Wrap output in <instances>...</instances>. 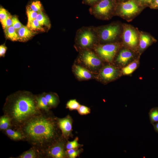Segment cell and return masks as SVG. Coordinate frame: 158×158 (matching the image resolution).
<instances>
[{
    "label": "cell",
    "instance_id": "6da1fadb",
    "mask_svg": "<svg viewBox=\"0 0 158 158\" xmlns=\"http://www.w3.org/2000/svg\"><path fill=\"white\" fill-rule=\"evenodd\" d=\"M20 127L24 139L42 151L61 138L57 119L41 113Z\"/></svg>",
    "mask_w": 158,
    "mask_h": 158
},
{
    "label": "cell",
    "instance_id": "7a4b0ae2",
    "mask_svg": "<svg viewBox=\"0 0 158 158\" xmlns=\"http://www.w3.org/2000/svg\"><path fill=\"white\" fill-rule=\"evenodd\" d=\"M36 96L27 91H18L7 97L3 107L11 124L20 127L33 116L40 113Z\"/></svg>",
    "mask_w": 158,
    "mask_h": 158
},
{
    "label": "cell",
    "instance_id": "3957f363",
    "mask_svg": "<svg viewBox=\"0 0 158 158\" xmlns=\"http://www.w3.org/2000/svg\"><path fill=\"white\" fill-rule=\"evenodd\" d=\"M95 27L99 44L121 42L123 30L122 23L121 22H113Z\"/></svg>",
    "mask_w": 158,
    "mask_h": 158
},
{
    "label": "cell",
    "instance_id": "277c9868",
    "mask_svg": "<svg viewBox=\"0 0 158 158\" xmlns=\"http://www.w3.org/2000/svg\"><path fill=\"white\" fill-rule=\"evenodd\" d=\"M75 42L80 51L85 49L93 50L99 44L96 27L93 26H83L76 31Z\"/></svg>",
    "mask_w": 158,
    "mask_h": 158
},
{
    "label": "cell",
    "instance_id": "5b68a950",
    "mask_svg": "<svg viewBox=\"0 0 158 158\" xmlns=\"http://www.w3.org/2000/svg\"><path fill=\"white\" fill-rule=\"evenodd\" d=\"M116 7L114 0H101L91 6L89 11L96 18L108 20L115 16Z\"/></svg>",
    "mask_w": 158,
    "mask_h": 158
},
{
    "label": "cell",
    "instance_id": "8992f818",
    "mask_svg": "<svg viewBox=\"0 0 158 158\" xmlns=\"http://www.w3.org/2000/svg\"><path fill=\"white\" fill-rule=\"evenodd\" d=\"M122 27L121 41L122 46L138 53L140 31L126 23H122Z\"/></svg>",
    "mask_w": 158,
    "mask_h": 158
},
{
    "label": "cell",
    "instance_id": "52a82bcc",
    "mask_svg": "<svg viewBox=\"0 0 158 158\" xmlns=\"http://www.w3.org/2000/svg\"><path fill=\"white\" fill-rule=\"evenodd\" d=\"M135 0H128L120 3L116 6L115 16H117L128 22L133 20L142 10V8Z\"/></svg>",
    "mask_w": 158,
    "mask_h": 158
},
{
    "label": "cell",
    "instance_id": "ba28073f",
    "mask_svg": "<svg viewBox=\"0 0 158 158\" xmlns=\"http://www.w3.org/2000/svg\"><path fill=\"white\" fill-rule=\"evenodd\" d=\"M122 47L121 42L99 44L94 47L93 50L102 59L111 62Z\"/></svg>",
    "mask_w": 158,
    "mask_h": 158
},
{
    "label": "cell",
    "instance_id": "9c48e42d",
    "mask_svg": "<svg viewBox=\"0 0 158 158\" xmlns=\"http://www.w3.org/2000/svg\"><path fill=\"white\" fill-rule=\"evenodd\" d=\"M79 58L85 65L92 68H97L101 64L102 59L92 49L80 51Z\"/></svg>",
    "mask_w": 158,
    "mask_h": 158
},
{
    "label": "cell",
    "instance_id": "30bf717a",
    "mask_svg": "<svg viewBox=\"0 0 158 158\" xmlns=\"http://www.w3.org/2000/svg\"><path fill=\"white\" fill-rule=\"evenodd\" d=\"M61 138L44 151L48 157L53 158H64L66 157V143L63 139Z\"/></svg>",
    "mask_w": 158,
    "mask_h": 158
},
{
    "label": "cell",
    "instance_id": "8fae6325",
    "mask_svg": "<svg viewBox=\"0 0 158 158\" xmlns=\"http://www.w3.org/2000/svg\"><path fill=\"white\" fill-rule=\"evenodd\" d=\"M57 120L63 138L67 140L70 137H71L73 136V120L71 117L68 115L63 118H57Z\"/></svg>",
    "mask_w": 158,
    "mask_h": 158
},
{
    "label": "cell",
    "instance_id": "7c38bea8",
    "mask_svg": "<svg viewBox=\"0 0 158 158\" xmlns=\"http://www.w3.org/2000/svg\"><path fill=\"white\" fill-rule=\"evenodd\" d=\"M121 72L118 69L114 66L107 65L101 69L99 76L104 81H111L117 79L120 76Z\"/></svg>",
    "mask_w": 158,
    "mask_h": 158
},
{
    "label": "cell",
    "instance_id": "4fadbf2b",
    "mask_svg": "<svg viewBox=\"0 0 158 158\" xmlns=\"http://www.w3.org/2000/svg\"><path fill=\"white\" fill-rule=\"evenodd\" d=\"M137 53L122 46L116 56V61L119 65L125 66L134 59Z\"/></svg>",
    "mask_w": 158,
    "mask_h": 158
},
{
    "label": "cell",
    "instance_id": "5bb4252c",
    "mask_svg": "<svg viewBox=\"0 0 158 158\" xmlns=\"http://www.w3.org/2000/svg\"><path fill=\"white\" fill-rule=\"evenodd\" d=\"M157 41L150 34L140 31V37L138 52L140 54L149 47Z\"/></svg>",
    "mask_w": 158,
    "mask_h": 158
},
{
    "label": "cell",
    "instance_id": "9a60e30c",
    "mask_svg": "<svg viewBox=\"0 0 158 158\" xmlns=\"http://www.w3.org/2000/svg\"><path fill=\"white\" fill-rule=\"evenodd\" d=\"M16 31L19 38V40L22 42L28 41L35 33L27 26L23 25Z\"/></svg>",
    "mask_w": 158,
    "mask_h": 158
},
{
    "label": "cell",
    "instance_id": "2e32d148",
    "mask_svg": "<svg viewBox=\"0 0 158 158\" xmlns=\"http://www.w3.org/2000/svg\"><path fill=\"white\" fill-rule=\"evenodd\" d=\"M73 70L75 75L79 79L87 80L92 77V74L89 71L80 66L74 65Z\"/></svg>",
    "mask_w": 158,
    "mask_h": 158
},
{
    "label": "cell",
    "instance_id": "e0dca14e",
    "mask_svg": "<svg viewBox=\"0 0 158 158\" xmlns=\"http://www.w3.org/2000/svg\"><path fill=\"white\" fill-rule=\"evenodd\" d=\"M140 55H139L137 58L122 68V72L123 74L129 75L136 69L139 63Z\"/></svg>",
    "mask_w": 158,
    "mask_h": 158
},
{
    "label": "cell",
    "instance_id": "ac0fdd59",
    "mask_svg": "<svg viewBox=\"0 0 158 158\" xmlns=\"http://www.w3.org/2000/svg\"><path fill=\"white\" fill-rule=\"evenodd\" d=\"M6 37L13 41L19 40V38L16 31L12 26L4 29Z\"/></svg>",
    "mask_w": 158,
    "mask_h": 158
},
{
    "label": "cell",
    "instance_id": "d6986e66",
    "mask_svg": "<svg viewBox=\"0 0 158 158\" xmlns=\"http://www.w3.org/2000/svg\"><path fill=\"white\" fill-rule=\"evenodd\" d=\"M36 99L38 107L40 109L48 111L50 108L44 93L36 96Z\"/></svg>",
    "mask_w": 158,
    "mask_h": 158
},
{
    "label": "cell",
    "instance_id": "ffe728a7",
    "mask_svg": "<svg viewBox=\"0 0 158 158\" xmlns=\"http://www.w3.org/2000/svg\"><path fill=\"white\" fill-rule=\"evenodd\" d=\"M49 107H55L59 103L58 96L53 93H44Z\"/></svg>",
    "mask_w": 158,
    "mask_h": 158
},
{
    "label": "cell",
    "instance_id": "44dd1931",
    "mask_svg": "<svg viewBox=\"0 0 158 158\" xmlns=\"http://www.w3.org/2000/svg\"><path fill=\"white\" fill-rule=\"evenodd\" d=\"M6 133L7 135L13 140H20L25 138L23 133L21 131H16L8 129H6Z\"/></svg>",
    "mask_w": 158,
    "mask_h": 158
},
{
    "label": "cell",
    "instance_id": "7402d4cb",
    "mask_svg": "<svg viewBox=\"0 0 158 158\" xmlns=\"http://www.w3.org/2000/svg\"><path fill=\"white\" fill-rule=\"evenodd\" d=\"M36 19L42 26H45L49 29L51 27V24L48 18L42 11L38 13Z\"/></svg>",
    "mask_w": 158,
    "mask_h": 158
},
{
    "label": "cell",
    "instance_id": "603a6c76",
    "mask_svg": "<svg viewBox=\"0 0 158 158\" xmlns=\"http://www.w3.org/2000/svg\"><path fill=\"white\" fill-rule=\"evenodd\" d=\"M39 156L38 152L33 147L23 153L18 157L20 158H35Z\"/></svg>",
    "mask_w": 158,
    "mask_h": 158
},
{
    "label": "cell",
    "instance_id": "cb8c5ba5",
    "mask_svg": "<svg viewBox=\"0 0 158 158\" xmlns=\"http://www.w3.org/2000/svg\"><path fill=\"white\" fill-rule=\"evenodd\" d=\"M11 121L7 116L4 115L1 116L0 118V128L1 130H6L11 125Z\"/></svg>",
    "mask_w": 158,
    "mask_h": 158
},
{
    "label": "cell",
    "instance_id": "d4e9b609",
    "mask_svg": "<svg viewBox=\"0 0 158 158\" xmlns=\"http://www.w3.org/2000/svg\"><path fill=\"white\" fill-rule=\"evenodd\" d=\"M150 120L151 123L154 125L158 122V107L152 108L149 113Z\"/></svg>",
    "mask_w": 158,
    "mask_h": 158
},
{
    "label": "cell",
    "instance_id": "484cf974",
    "mask_svg": "<svg viewBox=\"0 0 158 158\" xmlns=\"http://www.w3.org/2000/svg\"><path fill=\"white\" fill-rule=\"evenodd\" d=\"M28 6L32 11L38 13L42 11V5L39 0L32 1Z\"/></svg>",
    "mask_w": 158,
    "mask_h": 158
},
{
    "label": "cell",
    "instance_id": "4316f807",
    "mask_svg": "<svg viewBox=\"0 0 158 158\" xmlns=\"http://www.w3.org/2000/svg\"><path fill=\"white\" fill-rule=\"evenodd\" d=\"M78 138L77 137L72 141H68L66 143L65 148L66 150L79 148L83 146V145L78 143Z\"/></svg>",
    "mask_w": 158,
    "mask_h": 158
},
{
    "label": "cell",
    "instance_id": "83f0119b",
    "mask_svg": "<svg viewBox=\"0 0 158 158\" xmlns=\"http://www.w3.org/2000/svg\"><path fill=\"white\" fill-rule=\"evenodd\" d=\"M83 150L81 148L66 150V157L69 158H75L79 156Z\"/></svg>",
    "mask_w": 158,
    "mask_h": 158
},
{
    "label": "cell",
    "instance_id": "f1b7e54d",
    "mask_svg": "<svg viewBox=\"0 0 158 158\" xmlns=\"http://www.w3.org/2000/svg\"><path fill=\"white\" fill-rule=\"evenodd\" d=\"M80 105L75 99H72L67 102L66 108L71 111L77 110Z\"/></svg>",
    "mask_w": 158,
    "mask_h": 158
},
{
    "label": "cell",
    "instance_id": "f546056e",
    "mask_svg": "<svg viewBox=\"0 0 158 158\" xmlns=\"http://www.w3.org/2000/svg\"><path fill=\"white\" fill-rule=\"evenodd\" d=\"M27 26L31 30L43 31L44 29L36 19L32 20Z\"/></svg>",
    "mask_w": 158,
    "mask_h": 158
},
{
    "label": "cell",
    "instance_id": "4dcf8cb0",
    "mask_svg": "<svg viewBox=\"0 0 158 158\" xmlns=\"http://www.w3.org/2000/svg\"><path fill=\"white\" fill-rule=\"evenodd\" d=\"M26 12L28 18L27 25V26H28L32 20L36 19L38 13L32 11L28 6L27 7Z\"/></svg>",
    "mask_w": 158,
    "mask_h": 158
},
{
    "label": "cell",
    "instance_id": "1f68e13d",
    "mask_svg": "<svg viewBox=\"0 0 158 158\" xmlns=\"http://www.w3.org/2000/svg\"><path fill=\"white\" fill-rule=\"evenodd\" d=\"M77 111L79 114L84 115L90 114L91 110L89 107L83 105H80Z\"/></svg>",
    "mask_w": 158,
    "mask_h": 158
},
{
    "label": "cell",
    "instance_id": "d6a6232c",
    "mask_svg": "<svg viewBox=\"0 0 158 158\" xmlns=\"http://www.w3.org/2000/svg\"><path fill=\"white\" fill-rule=\"evenodd\" d=\"M12 26L16 31L23 25L16 16H14L12 17Z\"/></svg>",
    "mask_w": 158,
    "mask_h": 158
},
{
    "label": "cell",
    "instance_id": "836d02e7",
    "mask_svg": "<svg viewBox=\"0 0 158 158\" xmlns=\"http://www.w3.org/2000/svg\"><path fill=\"white\" fill-rule=\"evenodd\" d=\"M10 15L8 12L4 8L0 7V20L1 22L5 20Z\"/></svg>",
    "mask_w": 158,
    "mask_h": 158
},
{
    "label": "cell",
    "instance_id": "e575fe53",
    "mask_svg": "<svg viewBox=\"0 0 158 158\" xmlns=\"http://www.w3.org/2000/svg\"><path fill=\"white\" fill-rule=\"evenodd\" d=\"M12 16L10 15L4 21L1 22L3 29L12 26Z\"/></svg>",
    "mask_w": 158,
    "mask_h": 158
},
{
    "label": "cell",
    "instance_id": "d590c367",
    "mask_svg": "<svg viewBox=\"0 0 158 158\" xmlns=\"http://www.w3.org/2000/svg\"><path fill=\"white\" fill-rule=\"evenodd\" d=\"M136 1L142 6H148L150 7L154 0H136Z\"/></svg>",
    "mask_w": 158,
    "mask_h": 158
},
{
    "label": "cell",
    "instance_id": "8d00e7d4",
    "mask_svg": "<svg viewBox=\"0 0 158 158\" xmlns=\"http://www.w3.org/2000/svg\"><path fill=\"white\" fill-rule=\"evenodd\" d=\"M7 47L5 45L3 44L0 46V56L4 57L6 53Z\"/></svg>",
    "mask_w": 158,
    "mask_h": 158
},
{
    "label": "cell",
    "instance_id": "74e56055",
    "mask_svg": "<svg viewBox=\"0 0 158 158\" xmlns=\"http://www.w3.org/2000/svg\"><path fill=\"white\" fill-rule=\"evenodd\" d=\"M101 0H83L85 4L92 6L97 4Z\"/></svg>",
    "mask_w": 158,
    "mask_h": 158
},
{
    "label": "cell",
    "instance_id": "f35d334b",
    "mask_svg": "<svg viewBox=\"0 0 158 158\" xmlns=\"http://www.w3.org/2000/svg\"><path fill=\"white\" fill-rule=\"evenodd\" d=\"M150 7L152 9H158V0H154Z\"/></svg>",
    "mask_w": 158,
    "mask_h": 158
},
{
    "label": "cell",
    "instance_id": "ab89813d",
    "mask_svg": "<svg viewBox=\"0 0 158 158\" xmlns=\"http://www.w3.org/2000/svg\"><path fill=\"white\" fill-rule=\"evenodd\" d=\"M153 125L154 130L158 133V122Z\"/></svg>",
    "mask_w": 158,
    "mask_h": 158
}]
</instances>
